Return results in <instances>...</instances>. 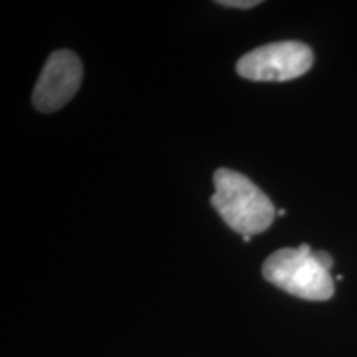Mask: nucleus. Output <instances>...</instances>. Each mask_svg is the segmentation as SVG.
Here are the masks:
<instances>
[{
  "label": "nucleus",
  "mask_w": 357,
  "mask_h": 357,
  "mask_svg": "<svg viewBox=\"0 0 357 357\" xmlns=\"http://www.w3.org/2000/svg\"><path fill=\"white\" fill-rule=\"evenodd\" d=\"M211 202L223 222L243 236L265 231L275 220V205L261 189L243 174L231 169H218L213 174Z\"/></svg>",
  "instance_id": "1"
},
{
  "label": "nucleus",
  "mask_w": 357,
  "mask_h": 357,
  "mask_svg": "<svg viewBox=\"0 0 357 357\" xmlns=\"http://www.w3.org/2000/svg\"><path fill=\"white\" fill-rule=\"evenodd\" d=\"M268 283L307 301H326L334 294V281L328 270L316 261L307 243L298 248H281L263 263Z\"/></svg>",
  "instance_id": "2"
},
{
  "label": "nucleus",
  "mask_w": 357,
  "mask_h": 357,
  "mask_svg": "<svg viewBox=\"0 0 357 357\" xmlns=\"http://www.w3.org/2000/svg\"><path fill=\"white\" fill-rule=\"evenodd\" d=\"M311 48L300 42H276L248 52L236 63V73L252 82H289L312 66Z\"/></svg>",
  "instance_id": "3"
},
{
  "label": "nucleus",
  "mask_w": 357,
  "mask_h": 357,
  "mask_svg": "<svg viewBox=\"0 0 357 357\" xmlns=\"http://www.w3.org/2000/svg\"><path fill=\"white\" fill-rule=\"evenodd\" d=\"M83 79V65L70 50L53 52L33 89V105L42 113L61 109L77 95Z\"/></svg>",
  "instance_id": "4"
},
{
  "label": "nucleus",
  "mask_w": 357,
  "mask_h": 357,
  "mask_svg": "<svg viewBox=\"0 0 357 357\" xmlns=\"http://www.w3.org/2000/svg\"><path fill=\"white\" fill-rule=\"evenodd\" d=\"M222 7H230V8H253L260 6V0H220L217 2Z\"/></svg>",
  "instance_id": "5"
},
{
  "label": "nucleus",
  "mask_w": 357,
  "mask_h": 357,
  "mask_svg": "<svg viewBox=\"0 0 357 357\" xmlns=\"http://www.w3.org/2000/svg\"><path fill=\"white\" fill-rule=\"evenodd\" d=\"M314 258H316V261H318L319 265L324 268V270L331 271L334 261H333V257L329 255L328 252H314Z\"/></svg>",
  "instance_id": "6"
},
{
  "label": "nucleus",
  "mask_w": 357,
  "mask_h": 357,
  "mask_svg": "<svg viewBox=\"0 0 357 357\" xmlns=\"http://www.w3.org/2000/svg\"><path fill=\"white\" fill-rule=\"evenodd\" d=\"M278 215H287V211H284V208H281V211H278Z\"/></svg>",
  "instance_id": "7"
}]
</instances>
